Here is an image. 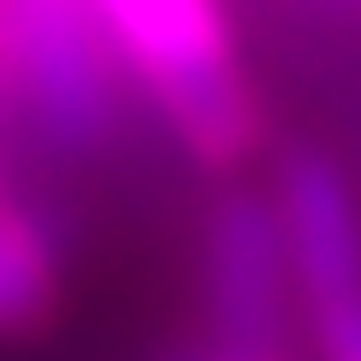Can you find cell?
Masks as SVG:
<instances>
[{
  "instance_id": "1",
  "label": "cell",
  "mask_w": 361,
  "mask_h": 361,
  "mask_svg": "<svg viewBox=\"0 0 361 361\" xmlns=\"http://www.w3.org/2000/svg\"><path fill=\"white\" fill-rule=\"evenodd\" d=\"M89 15L192 170L236 185L266 155V104L236 59L228 0H89Z\"/></svg>"
},
{
  "instance_id": "2",
  "label": "cell",
  "mask_w": 361,
  "mask_h": 361,
  "mask_svg": "<svg viewBox=\"0 0 361 361\" xmlns=\"http://www.w3.org/2000/svg\"><path fill=\"white\" fill-rule=\"evenodd\" d=\"M0 37L15 74V118L67 162L104 155L126 133V67L104 44L89 0H0Z\"/></svg>"
},
{
  "instance_id": "3",
  "label": "cell",
  "mask_w": 361,
  "mask_h": 361,
  "mask_svg": "<svg viewBox=\"0 0 361 361\" xmlns=\"http://www.w3.org/2000/svg\"><path fill=\"white\" fill-rule=\"evenodd\" d=\"M200 266H207V347H221L228 361H288L302 310H295L273 192H251V185L214 192Z\"/></svg>"
},
{
  "instance_id": "4",
  "label": "cell",
  "mask_w": 361,
  "mask_h": 361,
  "mask_svg": "<svg viewBox=\"0 0 361 361\" xmlns=\"http://www.w3.org/2000/svg\"><path fill=\"white\" fill-rule=\"evenodd\" d=\"M273 214H281L288 273H295V310L302 332H347L361 324V200L332 155L288 147L273 162Z\"/></svg>"
},
{
  "instance_id": "5",
  "label": "cell",
  "mask_w": 361,
  "mask_h": 361,
  "mask_svg": "<svg viewBox=\"0 0 361 361\" xmlns=\"http://www.w3.org/2000/svg\"><path fill=\"white\" fill-rule=\"evenodd\" d=\"M59 295H67V258L52 221L0 192V339L44 332L59 317Z\"/></svg>"
},
{
  "instance_id": "6",
  "label": "cell",
  "mask_w": 361,
  "mask_h": 361,
  "mask_svg": "<svg viewBox=\"0 0 361 361\" xmlns=\"http://www.w3.org/2000/svg\"><path fill=\"white\" fill-rule=\"evenodd\" d=\"M317 361H361V324H347V332L317 339Z\"/></svg>"
},
{
  "instance_id": "7",
  "label": "cell",
  "mask_w": 361,
  "mask_h": 361,
  "mask_svg": "<svg viewBox=\"0 0 361 361\" xmlns=\"http://www.w3.org/2000/svg\"><path fill=\"white\" fill-rule=\"evenodd\" d=\"M162 361H228L221 347H177V354H162Z\"/></svg>"
},
{
  "instance_id": "8",
  "label": "cell",
  "mask_w": 361,
  "mask_h": 361,
  "mask_svg": "<svg viewBox=\"0 0 361 361\" xmlns=\"http://www.w3.org/2000/svg\"><path fill=\"white\" fill-rule=\"evenodd\" d=\"M317 8H332V15H361V0H317Z\"/></svg>"
}]
</instances>
